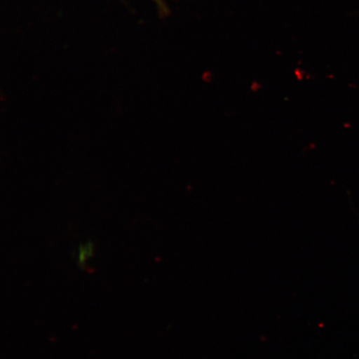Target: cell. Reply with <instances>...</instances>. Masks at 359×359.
<instances>
[{
	"label": "cell",
	"mask_w": 359,
	"mask_h": 359,
	"mask_svg": "<svg viewBox=\"0 0 359 359\" xmlns=\"http://www.w3.org/2000/svg\"><path fill=\"white\" fill-rule=\"evenodd\" d=\"M94 252V244L91 241L85 245L79 246V252L78 258V264L79 267H83L86 264L89 258L93 257Z\"/></svg>",
	"instance_id": "cell-1"
},
{
	"label": "cell",
	"mask_w": 359,
	"mask_h": 359,
	"mask_svg": "<svg viewBox=\"0 0 359 359\" xmlns=\"http://www.w3.org/2000/svg\"><path fill=\"white\" fill-rule=\"evenodd\" d=\"M155 1L161 4V6H163V0H155Z\"/></svg>",
	"instance_id": "cell-2"
}]
</instances>
